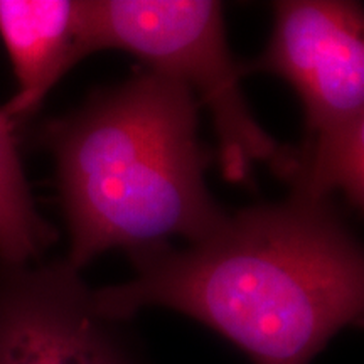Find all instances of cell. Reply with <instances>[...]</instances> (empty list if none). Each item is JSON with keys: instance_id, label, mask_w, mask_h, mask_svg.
Masks as SVG:
<instances>
[{"instance_id": "obj_1", "label": "cell", "mask_w": 364, "mask_h": 364, "mask_svg": "<svg viewBox=\"0 0 364 364\" xmlns=\"http://www.w3.org/2000/svg\"><path fill=\"white\" fill-rule=\"evenodd\" d=\"M129 257V282L95 290L100 311L122 322L147 307L184 314L253 364H311L363 324V248L334 201L290 194L228 215L184 250Z\"/></svg>"}, {"instance_id": "obj_2", "label": "cell", "mask_w": 364, "mask_h": 364, "mask_svg": "<svg viewBox=\"0 0 364 364\" xmlns=\"http://www.w3.org/2000/svg\"><path fill=\"white\" fill-rule=\"evenodd\" d=\"M199 103L179 81L142 68L46 122L76 270L108 250L127 253L206 238L228 213L206 184Z\"/></svg>"}, {"instance_id": "obj_3", "label": "cell", "mask_w": 364, "mask_h": 364, "mask_svg": "<svg viewBox=\"0 0 364 364\" xmlns=\"http://www.w3.org/2000/svg\"><path fill=\"white\" fill-rule=\"evenodd\" d=\"M243 75L285 80L306 115V135L280 145L279 176L300 193L346 201L364 194V17L344 0H282L273 4L265 51L241 63Z\"/></svg>"}, {"instance_id": "obj_4", "label": "cell", "mask_w": 364, "mask_h": 364, "mask_svg": "<svg viewBox=\"0 0 364 364\" xmlns=\"http://www.w3.org/2000/svg\"><path fill=\"white\" fill-rule=\"evenodd\" d=\"M93 53L125 51L144 68L179 81L213 118L218 164L233 184L252 179L277 140L258 124L241 90L243 70L228 44L215 0H86Z\"/></svg>"}, {"instance_id": "obj_5", "label": "cell", "mask_w": 364, "mask_h": 364, "mask_svg": "<svg viewBox=\"0 0 364 364\" xmlns=\"http://www.w3.org/2000/svg\"><path fill=\"white\" fill-rule=\"evenodd\" d=\"M0 364H149L65 258L0 260Z\"/></svg>"}, {"instance_id": "obj_6", "label": "cell", "mask_w": 364, "mask_h": 364, "mask_svg": "<svg viewBox=\"0 0 364 364\" xmlns=\"http://www.w3.org/2000/svg\"><path fill=\"white\" fill-rule=\"evenodd\" d=\"M0 39L17 83L0 108L19 129L63 76L93 54L86 0H0Z\"/></svg>"}, {"instance_id": "obj_7", "label": "cell", "mask_w": 364, "mask_h": 364, "mask_svg": "<svg viewBox=\"0 0 364 364\" xmlns=\"http://www.w3.org/2000/svg\"><path fill=\"white\" fill-rule=\"evenodd\" d=\"M16 132L0 108V260L33 263L56 241V230L36 206Z\"/></svg>"}]
</instances>
